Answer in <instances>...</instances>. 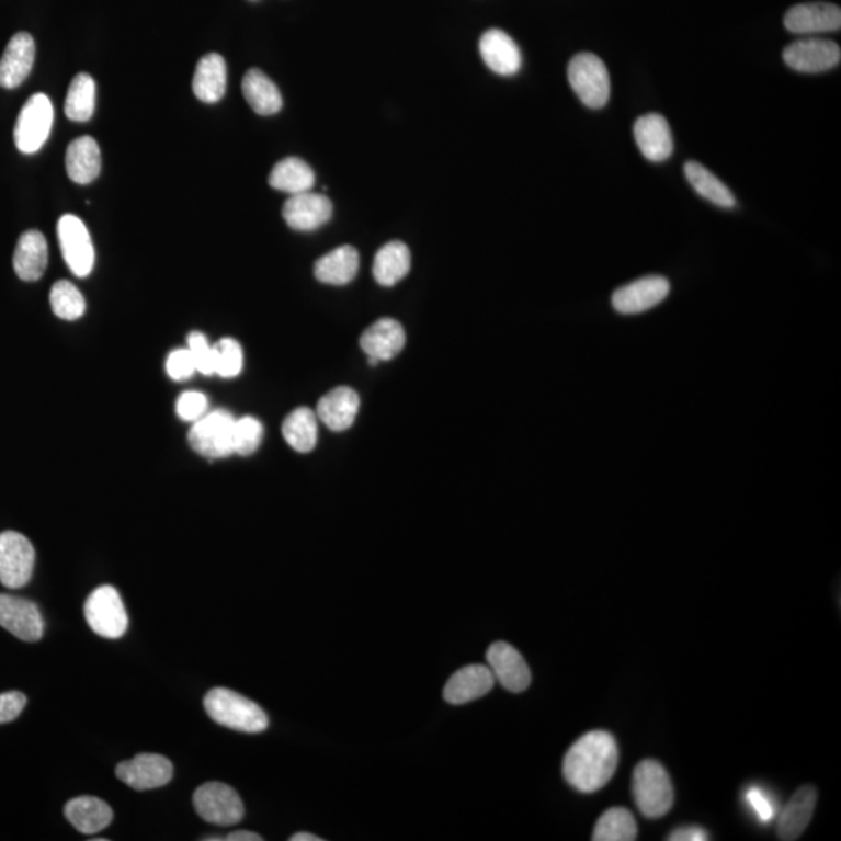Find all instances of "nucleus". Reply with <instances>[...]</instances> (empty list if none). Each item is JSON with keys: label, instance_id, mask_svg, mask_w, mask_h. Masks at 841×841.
Segmentation results:
<instances>
[{"label": "nucleus", "instance_id": "nucleus-1", "mask_svg": "<svg viewBox=\"0 0 841 841\" xmlns=\"http://www.w3.org/2000/svg\"><path fill=\"white\" fill-rule=\"evenodd\" d=\"M618 748L613 734H584L569 748L562 763L566 781L576 791L594 793L605 787L616 773Z\"/></svg>", "mask_w": 841, "mask_h": 841}, {"label": "nucleus", "instance_id": "nucleus-2", "mask_svg": "<svg viewBox=\"0 0 841 841\" xmlns=\"http://www.w3.org/2000/svg\"><path fill=\"white\" fill-rule=\"evenodd\" d=\"M205 709L216 724L235 731L259 734L269 728V717L262 707L229 689H213L205 696Z\"/></svg>", "mask_w": 841, "mask_h": 841}, {"label": "nucleus", "instance_id": "nucleus-3", "mask_svg": "<svg viewBox=\"0 0 841 841\" xmlns=\"http://www.w3.org/2000/svg\"><path fill=\"white\" fill-rule=\"evenodd\" d=\"M633 796L637 809L648 820H658L670 812L675 803V792L661 763L654 759L637 763L633 773Z\"/></svg>", "mask_w": 841, "mask_h": 841}, {"label": "nucleus", "instance_id": "nucleus-4", "mask_svg": "<svg viewBox=\"0 0 841 841\" xmlns=\"http://www.w3.org/2000/svg\"><path fill=\"white\" fill-rule=\"evenodd\" d=\"M568 77L570 88L588 109L599 110L606 105L611 95L610 72L605 62L594 54H578L570 59Z\"/></svg>", "mask_w": 841, "mask_h": 841}, {"label": "nucleus", "instance_id": "nucleus-5", "mask_svg": "<svg viewBox=\"0 0 841 841\" xmlns=\"http://www.w3.org/2000/svg\"><path fill=\"white\" fill-rule=\"evenodd\" d=\"M84 617L95 635L118 639L127 633L128 614L116 588L105 584L89 595L84 603Z\"/></svg>", "mask_w": 841, "mask_h": 841}, {"label": "nucleus", "instance_id": "nucleus-6", "mask_svg": "<svg viewBox=\"0 0 841 841\" xmlns=\"http://www.w3.org/2000/svg\"><path fill=\"white\" fill-rule=\"evenodd\" d=\"M54 105L46 94L32 95L22 106L14 127V143L24 155H33L43 148L54 127Z\"/></svg>", "mask_w": 841, "mask_h": 841}, {"label": "nucleus", "instance_id": "nucleus-7", "mask_svg": "<svg viewBox=\"0 0 841 841\" xmlns=\"http://www.w3.org/2000/svg\"><path fill=\"white\" fill-rule=\"evenodd\" d=\"M235 421L236 418L229 411H211L194 422L189 432V444L202 457H229L235 454V446H232Z\"/></svg>", "mask_w": 841, "mask_h": 841}, {"label": "nucleus", "instance_id": "nucleus-8", "mask_svg": "<svg viewBox=\"0 0 841 841\" xmlns=\"http://www.w3.org/2000/svg\"><path fill=\"white\" fill-rule=\"evenodd\" d=\"M194 807L203 820L217 826H232L243 820L245 807L239 793L224 783L200 785Z\"/></svg>", "mask_w": 841, "mask_h": 841}, {"label": "nucleus", "instance_id": "nucleus-9", "mask_svg": "<svg viewBox=\"0 0 841 841\" xmlns=\"http://www.w3.org/2000/svg\"><path fill=\"white\" fill-rule=\"evenodd\" d=\"M35 548L18 532L0 533V583L10 589L24 588L32 580Z\"/></svg>", "mask_w": 841, "mask_h": 841}, {"label": "nucleus", "instance_id": "nucleus-10", "mask_svg": "<svg viewBox=\"0 0 841 841\" xmlns=\"http://www.w3.org/2000/svg\"><path fill=\"white\" fill-rule=\"evenodd\" d=\"M58 240L62 258L77 277H87L94 269L95 251L83 220L66 214L58 221Z\"/></svg>", "mask_w": 841, "mask_h": 841}, {"label": "nucleus", "instance_id": "nucleus-11", "mask_svg": "<svg viewBox=\"0 0 841 841\" xmlns=\"http://www.w3.org/2000/svg\"><path fill=\"white\" fill-rule=\"evenodd\" d=\"M116 776L135 791H154L164 787L173 777V765L161 754H137L118 763Z\"/></svg>", "mask_w": 841, "mask_h": 841}, {"label": "nucleus", "instance_id": "nucleus-12", "mask_svg": "<svg viewBox=\"0 0 841 841\" xmlns=\"http://www.w3.org/2000/svg\"><path fill=\"white\" fill-rule=\"evenodd\" d=\"M840 46L833 41L809 38L795 41L784 50V61L796 72L818 73L840 65Z\"/></svg>", "mask_w": 841, "mask_h": 841}, {"label": "nucleus", "instance_id": "nucleus-13", "mask_svg": "<svg viewBox=\"0 0 841 841\" xmlns=\"http://www.w3.org/2000/svg\"><path fill=\"white\" fill-rule=\"evenodd\" d=\"M0 626L24 643H38L44 635L38 605L14 595L0 594Z\"/></svg>", "mask_w": 841, "mask_h": 841}, {"label": "nucleus", "instance_id": "nucleus-14", "mask_svg": "<svg viewBox=\"0 0 841 841\" xmlns=\"http://www.w3.org/2000/svg\"><path fill=\"white\" fill-rule=\"evenodd\" d=\"M669 292L670 283L666 277L646 276L617 288L611 302L618 314H643L664 302Z\"/></svg>", "mask_w": 841, "mask_h": 841}, {"label": "nucleus", "instance_id": "nucleus-15", "mask_svg": "<svg viewBox=\"0 0 841 841\" xmlns=\"http://www.w3.org/2000/svg\"><path fill=\"white\" fill-rule=\"evenodd\" d=\"M487 661L492 677L507 691L519 694L529 687L532 673H530L527 662L510 644H492L487 651Z\"/></svg>", "mask_w": 841, "mask_h": 841}, {"label": "nucleus", "instance_id": "nucleus-16", "mask_svg": "<svg viewBox=\"0 0 841 841\" xmlns=\"http://www.w3.org/2000/svg\"><path fill=\"white\" fill-rule=\"evenodd\" d=\"M332 211L328 196L307 191L291 195L283 207V217L295 231H315L331 220Z\"/></svg>", "mask_w": 841, "mask_h": 841}, {"label": "nucleus", "instance_id": "nucleus-17", "mask_svg": "<svg viewBox=\"0 0 841 841\" xmlns=\"http://www.w3.org/2000/svg\"><path fill=\"white\" fill-rule=\"evenodd\" d=\"M784 25L796 35H818L841 27V10L833 3H802L787 11Z\"/></svg>", "mask_w": 841, "mask_h": 841}, {"label": "nucleus", "instance_id": "nucleus-18", "mask_svg": "<svg viewBox=\"0 0 841 841\" xmlns=\"http://www.w3.org/2000/svg\"><path fill=\"white\" fill-rule=\"evenodd\" d=\"M406 344V332L399 321L382 318L370 326L361 337L363 353L368 355L370 365L391 361L401 353Z\"/></svg>", "mask_w": 841, "mask_h": 841}, {"label": "nucleus", "instance_id": "nucleus-19", "mask_svg": "<svg viewBox=\"0 0 841 841\" xmlns=\"http://www.w3.org/2000/svg\"><path fill=\"white\" fill-rule=\"evenodd\" d=\"M35 54V41L32 35L25 32L16 33L0 58V87H21L32 72Z\"/></svg>", "mask_w": 841, "mask_h": 841}, {"label": "nucleus", "instance_id": "nucleus-20", "mask_svg": "<svg viewBox=\"0 0 841 841\" xmlns=\"http://www.w3.org/2000/svg\"><path fill=\"white\" fill-rule=\"evenodd\" d=\"M479 49L485 65L499 76H514L521 69V50L503 30L491 29L485 32L480 38Z\"/></svg>", "mask_w": 841, "mask_h": 841}, {"label": "nucleus", "instance_id": "nucleus-21", "mask_svg": "<svg viewBox=\"0 0 841 841\" xmlns=\"http://www.w3.org/2000/svg\"><path fill=\"white\" fill-rule=\"evenodd\" d=\"M635 139L648 161L662 162L673 154L672 129L661 114H646L637 118Z\"/></svg>", "mask_w": 841, "mask_h": 841}, {"label": "nucleus", "instance_id": "nucleus-22", "mask_svg": "<svg viewBox=\"0 0 841 841\" xmlns=\"http://www.w3.org/2000/svg\"><path fill=\"white\" fill-rule=\"evenodd\" d=\"M495 677L488 666L473 664L455 672L444 687V698L451 705H465L487 695L495 687Z\"/></svg>", "mask_w": 841, "mask_h": 841}, {"label": "nucleus", "instance_id": "nucleus-23", "mask_svg": "<svg viewBox=\"0 0 841 841\" xmlns=\"http://www.w3.org/2000/svg\"><path fill=\"white\" fill-rule=\"evenodd\" d=\"M817 799V788L812 785H804L793 793L791 802L787 803L777 821V839L798 840L812 820Z\"/></svg>", "mask_w": 841, "mask_h": 841}, {"label": "nucleus", "instance_id": "nucleus-24", "mask_svg": "<svg viewBox=\"0 0 841 841\" xmlns=\"http://www.w3.org/2000/svg\"><path fill=\"white\" fill-rule=\"evenodd\" d=\"M317 414L326 428L333 432H344L354 424L361 409V398L350 387L333 388L320 399Z\"/></svg>", "mask_w": 841, "mask_h": 841}, {"label": "nucleus", "instance_id": "nucleus-25", "mask_svg": "<svg viewBox=\"0 0 841 841\" xmlns=\"http://www.w3.org/2000/svg\"><path fill=\"white\" fill-rule=\"evenodd\" d=\"M49 250L46 237L36 229L25 231L18 240L13 255L14 272L25 283H35L47 269Z\"/></svg>", "mask_w": 841, "mask_h": 841}, {"label": "nucleus", "instance_id": "nucleus-26", "mask_svg": "<svg viewBox=\"0 0 841 841\" xmlns=\"http://www.w3.org/2000/svg\"><path fill=\"white\" fill-rule=\"evenodd\" d=\"M65 815L70 825L84 836L102 832L113 821V810L109 804L95 796H79V798L70 799L66 804Z\"/></svg>", "mask_w": 841, "mask_h": 841}, {"label": "nucleus", "instance_id": "nucleus-27", "mask_svg": "<svg viewBox=\"0 0 841 841\" xmlns=\"http://www.w3.org/2000/svg\"><path fill=\"white\" fill-rule=\"evenodd\" d=\"M66 170L73 183L91 184L102 170V154L92 137L83 136L72 140L66 151Z\"/></svg>", "mask_w": 841, "mask_h": 841}, {"label": "nucleus", "instance_id": "nucleus-28", "mask_svg": "<svg viewBox=\"0 0 841 841\" xmlns=\"http://www.w3.org/2000/svg\"><path fill=\"white\" fill-rule=\"evenodd\" d=\"M226 62L218 54H207L196 65L192 89L200 102L217 103L226 92Z\"/></svg>", "mask_w": 841, "mask_h": 841}, {"label": "nucleus", "instance_id": "nucleus-29", "mask_svg": "<svg viewBox=\"0 0 841 841\" xmlns=\"http://www.w3.org/2000/svg\"><path fill=\"white\" fill-rule=\"evenodd\" d=\"M361 259L357 250L351 245H343L318 259L314 270L315 277L323 284L346 285L354 280Z\"/></svg>", "mask_w": 841, "mask_h": 841}, {"label": "nucleus", "instance_id": "nucleus-30", "mask_svg": "<svg viewBox=\"0 0 841 841\" xmlns=\"http://www.w3.org/2000/svg\"><path fill=\"white\" fill-rule=\"evenodd\" d=\"M243 98L259 116H273L283 109V95L261 69H250L242 81Z\"/></svg>", "mask_w": 841, "mask_h": 841}, {"label": "nucleus", "instance_id": "nucleus-31", "mask_svg": "<svg viewBox=\"0 0 841 841\" xmlns=\"http://www.w3.org/2000/svg\"><path fill=\"white\" fill-rule=\"evenodd\" d=\"M410 265L409 247L399 240H393L384 245L374 258V280L384 287H391L409 274Z\"/></svg>", "mask_w": 841, "mask_h": 841}, {"label": "nucleus", "instance_id": "nucleus-32", "mask_svg": "<svg viewBox=\"0 0 841 841\" xmlns=\"http://www.w3.org/2000/svg\"><path fill=\"white\" fill-rule=\"evenodd\" d=\"M270 186L285 194L296 195L312 191L315 173L312 167L299 158H285L273 167L269 177Z\"/></svg>", "mask_w": 841, "mask_h": 841}, {"label": "nucleus", "instance_id": "nucleus-33", "mask_svg": "<svg viewBox=\"0 0 841 841\" xmlns=\"http://www.w3.org/2000/svg\"><path fill=\"white\" fill-rule=\"evenodd\" d=\"M283 435L292 450L302 454L312 451L318 439L317 414L307 407L295 409L283 422Z\"/></svg>", "mask_w": 841, "mask_h": 841}, {"label": "nucleus", "instance_id": "nucleus-34", "mask_svg": "<svg viewBox=\"0 0 841 841\" xmlns=\"http://www.w3.org/2000/svg\"><path fill=\"white\" fill-rule=\"evenodd\" d=\"M684 173L691 186L695 189L696 194L702 195L703 198L709 200L714 205L726 207V209H731V207L736 206V198H734L732 192L725 186L724 181L718 180L705 166L700 164V162L689 161L684 166Z\"/></svg>", "mask_w": 841, "mask_h": 841}, {"label": "nucleus", "instance_id": "nucleus-35", "mask_svg": "<svg viewBox=\"0 0 841 841\" xmlns=\"http://www.w3.org/2000/svg\"><path fill=\"white\" fill-rule=\"evenodd\" d=\"M637 839L635 815L624 807L607 809L595 822L594 841H633Z\"/></svg>", "mask_w": 841, "mask_h": 841}, {"label": "nucleus", "instance_id": "nucleus-36", "mask_svg": "<svg viewBox=\"0 0 841 841\" xmlns=\"http://www.w3.org/2000/svg\"><path fill=\"white\" fill-rule=\"evenodd\" d=\"M95 111V81L89 73H79L68 89L66 116L73 122H88Z\"/></svg>", "mask_w": 841, "mask_h": 841}, {"label": "nucleus", "instance_id": "nucleus-37", "mask_svg": "<svg viewBox=\"0 0 841 841\" xmlns=\"http://www.w3.org/2000/svg\"><path fill=\"white\" fill-rule=\"evenodd\" d=\"M50 306L58 318L66 321L79 320L87 310V302L79 288L69 281H58L50 291Z\"/></svg>", "mask_w": 841, "mask_h": 841}, {"label": "nucleus", "instance_id": "nucleus-38", "mask_svg": "<svg viewBox=\"0 0 841 841\" xmlns=\"http://www.w3.org/2000/svg\"><path fill=\"white\" fill-rule=\"evenodd\" d=\"M262 436H264V428L262 422L255 420L253 417H243L240 420L235 421V428H232V446H235V454L248 455L254 454L261 446Z\"/></svg>", "mask_w": 841, "mask_h": 841}, {"label": "nucleus", "instance_id": "nucleus-39", "mask_svg": "<svg viewBox=\"0 0 841 841\" xmlns=\"http://www.w3.org/2000/svg\"><path fill=\"white\" fill-rule=\"evenodd\" d=\"M216 350V374L224 379L239 376L243 368V351L235 339H221L214 344Z\"/></svg>", "mask_w": 841, "mask_h": 841}, {"label": "nucleus", "instance_id": "nucleus-40", "mask_svg": "<svg viewBox=\"0 0 841 841\" xmlns=\"http://www.w3.org/2000/svg\"><path fill=\"white\" fill-rule=\"evenodd\" d=\"M187 350L194 357L196 373L205 374V376L216 374V350L207 342L205 333H189Z\"/></svg>", "mask_w": 841, "mask_h": 841}, {"label": "nucleus", "instance_id": "nucleus-41", "mask_svg": "<svg viewBox=\"0 0 841 841\" xmlns=\"http://www.w3.org/2000/svg\"><path fill=\"white\" fill-rule=\"evenodd\" d=\"M206 395L200 391H186L178 398L177 414L183 421L195 422L207 413Z\"/></svg>", "mask_w": 841, "mask_h": 841}, {"label": "nucleus", "instance_id": "nucleus-42", "mask_svg": "<svg viewBox=\"0 0 841 841\" xmlns=\"http://www.w3.org/2000/svg\"><path fill=\"white\" fill-rule=\"evenodd\" d=\"M167 374L170 379L181 382L191 379L196 373L194 357H192L191 351L175 350L169 354L166 362Z\"/></svg>", "mask_w": 841, "mask_h": 841}, {"label": "nucleus", "instance_id": "nucleus-43", "mask_svg": "<svg viewBox=\"0 0 841 841\" xmlns=\"http://www.w3.org/2000/svg\"><path fill=\"white\" fill-rule=\"evenodd\" d=\"M745 799L750 804L755 817L763 825H769L776 817V804H774L769 793L763 791V788L753 785V787L748 788L747 793H745Z\"/></svg>", "mask_w": 841, "mask_h": 841}, {"label": "nucleus", "instance_id": "nucleus-44", "mask_svg": "<svg viewBox=\"0 0 841 841\" xmlns=\"http://www.w3.org/2000/svg\"><path fill=\"white\" fill-rule=\"evenodd\" d=\"M27 705V696L22 692L11 691L0 694V725L16 720Z\"/></svg>", "mask_w": 841, "mask_h": 841}, {"label": "nucleus", "instance_id": "nucleus-45", "mask_svg": "<svg viewBox=\"0 0 841 841\" xmlns=\"http://www.w3.org/2000/svg\"><path fill=\"white\" fill-rule=\"evenodd\" d=\"M670 841H705L709 840V836L705 829L698 828V826H687V828H680L677 831L670 833Z\"/></svg>", "mask_w": 841, "mask_h": 841}, {"label": "nucleus", "instance_id": "nucleus-46", "mask_svg": "<svg viewBox=\"0 0 841 841\" xmlns=\"http://www.w3.org/2000/svg\"><path fill=\"white\" fill-rule=\"evenodd\" d=\"M225 841H262V837L250 831H236L225 837Z\"/></svg>", "mask_w": 841, "mask_h": 841}, {"label": "nucleus", "instance_id": "nucleus-47", "mask_svg": "<svg viewBox=\"0 0 841 841\" xmlns=\"http://www.w3.org/2000/svg\"><path fill=\"white\" fill-rule=\"evenodd\" d=\"M291 841H323L320 837L312 836V833L299 832L292 837Z\"/></svg>", "mask_w": 841, "mask_h": 841}]
</instances>
